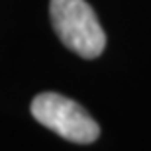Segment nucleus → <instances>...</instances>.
<instances>
[{
	"instance_id": "nucleus-1",
	"label": "nucleus",
	"mask_w": 151,
	"mask_h": 151,
	"mask_svg": "<svg viewBox=\"0 0 151 151\" xmlns=\"http://www.w3.org/2000/svg\"><path fill=\"white\" fill-rule=\"evenodd\" d=\"M49 18L61 43L83 59H96L106 47V34L86 0H51Z\"/></svg>"
},
{
	"instance_id": "nucleus-2",
	"label": "nucleus",
	"mask_w": 151,
	"mask_h": 151,
	"mask_svg": "<svg viewBox=\"0 0 151 151\" xmlns=\"http://www.w3.org/2000/svg\"><path fill=\"white\" fill-rule=\"evenodd\" d=\"M35 122L73 143H92L100 135V126L78 102L57 92H41L32 100Z\"/></svg>"
}]
</instances>
